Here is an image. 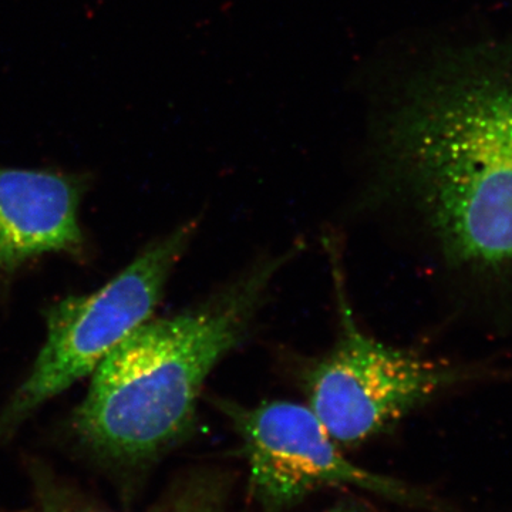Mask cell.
Masks as SVG:
<instances>
[{"label":"cell","mask_w":512,"mask_h":512,"mask_svg":"<svg viewBox=\"0 0 512 512\" xmlns=\"http://www.w3.org/2000/svg\"><path fill=\"white\" fill-rule=\"evenodd\" d=\"M325 512H370L365 510V508L360 507V505L353 504H340L338 507L330 508V510Z\"/></svg>","instance_id":"cell-8"},{"label":"cell","mask_w":512,"mask_h":512,"mask_svg":"<svg viewBox=\"0 0 512 512\" xmlns=\"http://www.w3.org/2000/svg\"><path fill=\"white\" fill-rule=\"evenodd\" d=\"M197 222L150 242L99 291L72 295L46 309V339L32 369L0 409V448L46 403L97 366L151 319L175 266L190 247Z\"/></svg>","instance_id":"cell-3"},{"label":"cell","mask_w":512,"mask_h":512,"mask_svg":"<svg viewBox=\"0 0 512 512\" xmlns=\"http://www.w3.org/2000/svg\"><path fill=\"white\" fill-rule=\"evenodd\" d=\"M376 170L444 254L512 266V64L451 56L394 90L376 119Z\"/></svg>","instance_id":"cell-1"},{"label":"cell","mask_w":512,"mask_h":512,"mask_svg":"<svg viewBox=\"0 0 512 512\" xmlns=\"http://www.w3.org/2000/svg\"><path fill=\"white\" fill-rule=\"evenodd\" d=\"M289 254L252 266L200 305L150 319L93 372L64 427L70 448L131 510L154 467L192 433L205 380L248 335Z\"/></svg>","instance_id":"cell-2"},{"label":"cell","mask_w":512,"mask_h":512,"mask_svg":"<svg viewBox=\"0 0 512 512\" xmlns=\"http://www.w3.org/2000/svg\"><path fill=\"white\" fill-rule=\"evenodd\" d=\"M90 184L89 173L0 165V275L42 255H87L79 211Z\"/></svg>","instance_id":"cell-6"},{"label":"cell","mask_w":512,"mask_h":512,"mask_svg":"<svg viewBox=\"0 0 512 512\" xmlns=\"http://www.w3.org/2000/svg\"><path fill=\"white\" fill-rule=\"evenodd\" d=\"M0 512H16V511L13 510V508H6V507H2V505H0Z\"/></svg>","instance_id":"cell-9"},{"label":"cell","mask_w":512,"mask_h":512,"mask_svg":"<svg viewBox=\"0 0 512 512\" xmlns=\"http://www.w3.org/2000/svg\"><path fill=\"white\" fill-rule=\"evenodd\" d=\"M26 471L33 512H120L94 500L40 458L30 457ZM141 512H228L227 488L215 474L192 471L177 478L158 500Z\"/></svg>","instance_id":"cell-7"},{"label":"cell","mask_w":512,"mask_h":512,"mask_svg":"<svg viewBox=\"0 0 512 512\" xmlns=\"http://www.w3.org/2000/svg\"><path fill=\"white\" fill-rule=\"evenodd\" d=\"M214 404L241 439L248 495L259 510H288L323 488H357L397 504L423 503L403 481L343 456L309 406L282 400L252 407L222 399Z\"/></svg>","instance_id":"cell-5"},{"label":"cell","mask_w":512,"mask_h":512,"mask_svg":"<svg viewBox=\"0 0 512 512\" xmlns=\"http://www.w3.org/2000/svg\"><path fill=\"white\" fill-rule=\"evenodd\" d=\"M338 274V271H335ZM340 332L305 373L309 404L330 439L356 447L461 379L457 367L370 338L357 326L336 275Z\"/></svg>","instance_id":"cell-4"}]
</instances>
